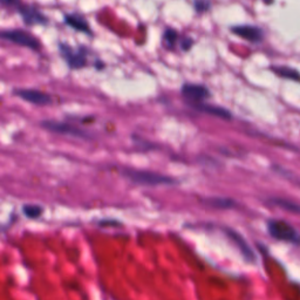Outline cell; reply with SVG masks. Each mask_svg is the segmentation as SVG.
Here are the masks:
<instances>
[{"instance_id": "1", "label": "cell", "mask_w": 300, "mask_h": 300, "mask_svg": "<svg viewBox=\"0 0 300 300\" xmlns=\"http://www.w3.org/2000/svg\"><path fill=\"white\" fill-rule=\"evenodd\" d=\"M122 175L127 180L132 181L133 183L147 187H157V186H172L177 184V181L170 176L157 174V172L137 170L132 168H123Z\"/></svg>"}, {"instance_id": "2", "label": "cell", "mask_w": 300, "mask_h": 300, "mask_svg": "<svg viewBox=\"0 0 300 300\" xmlns=\"http://www.w3.org/2000/svg\"><path fill=\"white\" fill-rule=\"evenodd\" d=\"M267 232L271 237L280 242L300 245V234L293 226L282 219L267 221Z\"/></svg>"}, {"instance_id": "3", "label": "cell", "mask_w": 300, "mask_h": 300, "mask_svg": "<svg viewBox=\"0 0 300 300\" xmlns=\"http://www.w3.org/2000/svg\"><path fill=\"white\" fill-rule=\"evenodd\" d=\"M41 127L50 132L55 134H61V135H68L76 137V139H89V133L86 130H82L78 127L72 126V124L59 122V121L53 120H45L41 122Z\"/></svg>"}, {"instance_id": "4", "label": "cell", "mask_w": 300, "mask_h": 300, "mask_svg": "<svg viewBox=\"0 0 300 300\" xmlns=\"http://www.w3.org/2000/svg\"><path fill=\"white\" fill-rule=\"evenodd\" d=\"M1 38L13 44H17L19 46L27 47V49L33 50L40 49L39 40L31 36V34H28L27 32L21 30H8L1 32Z\"/></svg>"}, {"instance_id": "5", "label": "cell", "mask_w": 300, "mask_h": 300, "mask_svg": "<svg viewBox=\"0 0 300 300\" xmlns=\"http://www.w3.org/2000/svg\"><path fill=\"white\" fill-rule=\"evenodd\" d=\"M60 53L65 61L68 63V66L73 69H80L86 66V55L81 50H75L73 47L67 44H60L59 45Z\"/></svg>"}, {"instance_id": "6", "label": "cell", "mask_w": 300, "mask_h": 300, "mask_svg": "<svg viewBox=\"0 0 300 300\" xmlns=\"http://www.w3.org/2000/svg\"><path fill=\"white\" fill-rule=\"evenodd\" d=\"M182 95L190 101V103H200L210 98V92L203 85L186 84L182 87Z\"/></svg>"}, {"instance_id": "7", "label": "cell", "mask_w": 300, "mask_h": 300, "mask_svg": "<svg viewBox=\"0 0 300 300\" xmlns=\"http://www.w3.org/2000/svg\"><path fill=\"white\" fill-rule=\"evenodd\" d=\"M15 95H18L24 101L37 104V106H47L52 102V99H50L49 94L36 91V89H17Z\"/></svg>"}, {"instance_id": "8", "label": "cell", "mask_w": 300, "mask_h": 300, "mask_svg": "<svg viewBox=\"0 0 300 300\" xmlns=\"http://www.w3.org/2000/svg\"><path fill=\"white\" fill-rule=\"evenodd\" d=\"M236 36L243 38V39L250 41V43L258 44L263 40V31L256 26H250V25H242V26H235L231 28Z\"/></svg>"}, {"instance_id": "9", "label": "cell", "mask_w": 300, "mask_h": 300, "mask_svg": "<svg viewBox=\"0 0 300 300\" xmlns=\"http://www.w3.org/2000/svg\"><path fill=\"white\" fill-rule=\"evenodd\" d=\"M19 13L27 25H45L47 22V18L34 6H19Z\"/></svg>"}, {"instance_id": "10", "label": "cell", "mask_w": 300, "mask_h": 300, "mask_svg": "<svg viewBox=\"0 0 300 300\" xmlns=\"http://www.w3.org/2000/svg\"><path fill=\"white\" fill-rule=\"evenodd\" d=\"M190 107H193L195 110L200 111V113L212 115V116L219 117V119H223V120H231L232 119V114L230 113L228 109H225V108L219 107V106H215V104H209V103H204V102H200V103H190Z\"/></svg>"}, {"instance_id": "11", "label": "cell", "mask_w": 300, "mask_h": 300, "mask_svg": "<svg viewBox=\"0 0 300 300\" xmlns=\"http://www.w3.org/2000/svg\"><path fill=\"white\" fill-rule=\"evenodd\" d=\"M224 231L226 232V235H228V237L231 239L234 243L237 245L239 251L242 252V254H243L245 259H247L248 261H254V254H253V251L251 250V248L249 247V244L247 243V241L242 237L241 235L238 234V232L234 231L232 229H229V228H225Z\"/></svg>"}, {"instance_id": "12", "label": "cell", "mask_w": 300, "mask_h": 300, "mask_svg": "<svg viewBox=\"0 0 300 300\" xmlns=\"http://www.w3.org/2000/svg\"><path fill=\"white\" fill-rule=\"evenodd\" d=\"M65 22L67 26L74 28L75 31L82 32V33L91 34V28L86 19L78 13H72V14H65Z\"/></svg>"}, {"instance_id": "13", "label": "cell", "mask_w": 300, "mask_h": 300, "mask_svg": "<svg viewBox=\"0 0 300 300\" xmlns=\"http://www.w3.org/2000/svg\"><path fill=\"white\" fill-rule=\"evenodd\" d=\"M272 71L283 79L293 80V81H300V73L297 71V69L291 68V67H285V66L272 67Z\"/></svg>"}, {"instance_id": "14", "label": "cell", "mask_w": 300, "mask_h": 300, "mask_svg": "<svg viewBox=\"0 0 300 300\" xmlns=\"http://www.w3.org/2000/svg\"><path fill=\"white\" fill-rule=\"evenodd\" d=\"M22 213L28 219H37L43 216L44 207L38 204H25L22 206Z\"/></svg>"}, {"instance_id": "15", "label": "cell", "mask_w": 300, "mask_h": 300, "mask_svg": "<svg viewBox=\"0 0 300 300\" xmlns=\"http://www.w3.org/2000/svg\"><path fill=\"white\" fill-rule=\"evenodd\" d=\"M207 205L217 207V209H229L234 206L235 202L230 199H223V197H212V199L205 200Z\"/></svg>"}, {"instance_id": "16", "label": "cell", "mask_w": 300, "mask_h": 300, "mask_svg": "<svg viewBox=\"0 0 300 300\" xmlns=\"http://www.w3.org/2000/svg\"><path fill=\"white\" fill-rule=\"evenodd\" d=\"M177 39H178L177 32L172 30V28H168V30L164 32V43L167 44L169 49H172V47L175 46Z\"/></svg>"}, {"instance_id": "17", "label": "cell", "mask_w": 300, "mask_h": 300, "mask_svg": "<svg viewBox=\"0 0 300 300\" xmlns=\"http://www.w3.org/2000/svg\"><path fill=\"white\" fill-rule=\"evenodd\" d=\"M273 202L276 203L277 205H279L280 207H286V209L293 210V211H296V212H299V210H300V207L298 205H296V204L289 202V200L277 199V200H273Z\"/></svg>"}, {"instance_id": "18", "label": "cell", "mask_w": 300, "mask_h": 300, "mask_svg": "<svg viewBox=\"0 0 300 300\" xmlns=\"http://www.w3.org/2000/svg\"><path fill=\"white\" fill-rule=\"evenodd\" d=\"M210 7V2L207 0H195V8L199 13L205 12Z\"/></svg>"}, {"instance_id": "19", "label": "cell", "mask_w": 300, "mask_h": 300, "mask_svg": "<svg viewBox=\"0 0 300 300\" xmlns=\"http://www.w3.org/2000/svg\"><path fill=\"white\" fill-rule=\"evenodd\" d=\"M193 45H194L193 39H190V38H186V39L182 41V49H183L184 50H188L191 49Z\"/></svg>"}, {"instance_id": "20", "label": "cell", "mask_w": 300, "mask_h": 300, "mask_svg": "<svg viewBox=\"0 0 300 300\" xmlns=\"http://www.w3.org/2000/svg\"><path fill=\"white\" fill-rule=\"evenodd\" d=\"M1 2L4 5H18L20 0H1Z\"/></svg>"}]
</instances>
